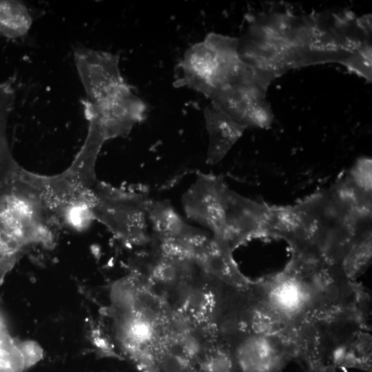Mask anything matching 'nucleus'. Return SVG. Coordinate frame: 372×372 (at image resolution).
<instances>
[{
    "mask_svg": "<svg viewBox=\"0 0 372 372\" xmlns=\"http://www.w3.org/2000/svg\"><path fill=\"white\" fill-rule=\"evenodd\" d=\"M18 163L0 168V276L31 249H51L59 227L34 180Z\"/></svg>",
    "mask_w": 372,
    "mask_h": 372,
    "instance_id": "nucleus-1",
    "label": "nucleus"
},
{
    "mask_svg": "<svg viewBox=\"0 0 372 372\" xmlns=\"http://www.w3.org/2000/svg\"><path fill=\"white\" fill-rule=\"evenodd\" d=\"M80 80L85 93L82 103L88 128L76 155L96 165L103 144L127 135L145 118L147 107L121 74L94 72Z\"/></svg>",
    "mask_w": 372,
    "mask_h": 372,
    "instance_id": "nucleus-2",
    "label": "nucleus"
},
{
    "mask_svg": "<svg viewBox=\"0 0 372 372\" xmlns=\"http://www.w3.org/2000/svg\"><path fill=\"white\" fill-rule=\"evenodd\" d=\"M180 67L183 83L210 100L258 76L241 58L238 38L217 33L189 47Z\"/></svg>",
    "mask_w": 372,
    "mask_h": 372,
    "instance_id": "nucleus-3",
    "label": "nucleus"
},
{
    "mask_svg": "<svg viewBox=\"0 0 372 372\" xmlns=\"http://www.w3.org/2000/svg\"><path fill=\"white\" fill-rule=\"evenodd\" d=\"M149 200L141 192L114 187L98 180L92 189L93 217L122 242L143 245L149 240Z\"/></svg>",
    "mask_w": 372,
    "mask_h": 372,
    "instance_id": "nucleus-4",
    "label": "nucleus"
},
{
    "mask_svg": "<svg viewBox=\"0 0 372 372\" xmlns=\"http://www.w3.org/2000/svg\"><path fill=\"white\" fill-rule=\"evenodd\" d=\"M269 207L238 194L225 184L212 237L232 251L249 238L262 236Z\"/></svg>",
    "mask_w": 372,
    "mask_h": 372,
    "instance_id": "nucleus-5",
    "label": "nucleus"
},
{
    "mask_svg": "<svg viewBox=\"0 0 372 372\" xmlns=\"http://www.w3.org/2000/svg\"><path fill=\"white\" fill-rule=\"evenodd\" d=\"M250 296L270 308L287 324L296 327L311 317L309 294L301 280L285 268L269 279L249 284Z\"/></svg>",
    "mask_w": 372,
    "mask_h": 372,
    "instance_id": "nucleus-6",
    "label": "nucleus"
},
{
    "mask_svg": "<svg viewBox=\"0 0 372 372\" xmlns=\"http://www.w3.org/2000/svg\"><path fill=\"white\" fill-rule=\"evenodd\" d=\"M147 219L161 242L162 253L165 254L192 255L209 236L188 224L169 202L164 200H149Z\"/></svg>",
    "mask_w": 372,
    "mask_h": 372,
    "instance_id": "nucleus-7",
    "label": "nucleus"
},
{
    "mask_svg": "<svg viewBox=\"0 0 372 372\" xmlns=\"http://www.w3.org/2000/svg\"><path fill=\"white\" fill-rule=\"evenodd\" d=\"M229 349L239 372H281L289 359L280 351L273 335L240 331Z\"/></svg>",
    "mask_w": 372,
    "mask_h": 372,
    "instance_id": "nucleus-8",
    "label": "nucleus"
},
{
    "mask_svg": "<svg viewBox=\"0 0 372 372\" xmlns=\"http://www.w3.org/2000/svg\"><path fill=\"white\" fill-rule=\"evenodd\" d=\"M208 134L207 163L215 165L229 153L247 129L210 103L203 110Z\"/></svg>",
    "mask_w": 372,
    "mask_h": 372,
    "instance_id": "nucleus-9",
    "label": "nucleus"
},
{
    "mask_svg": "<svg viewBox=\"0 0 372 372\" xmlns=\"http://www.w3.org/2000/svg\"><path fill=\"white\" fill-rule=\"evenodd\" d=\"M32 18L22 2L0 0V35L8 39L25 36L30 29Z\"/></svg>",
    "mask_w": 372,
    "mask_h": 372,
    "instance_id": "nucleus-10",
    "label": "nucleus"
},
{
    "mask_svg": "<svg viewBox=\"0 0 372 372\" xmlns=\"http://www.w3.org/2000/svg\"><path fill=\"white\" fill-rule=\"evenodd\" d=\"M336 366L371 369V336L364 331H360L348 344L336 353Z\"/></svg>",
    "mask_w": 372,
    "mask_h": 372,
    "instance_id": "nucleus-11",
    "label": "nucleus"
},
{
    "mask_svg": "<svg viewBox=\"0 0 372 372\" xmlns=\"http://www.w3.org/2000/svg\"><path fill=\"white\" fill-rule=\"evenodd\" d=\"M371 232L358 239L344 258L342 267L347 277L355 280L370 265L372 256Z\"/></svg>",
    "mask_w": 372,
    "mask_h": 372,
    "instance_id": "nucleus-12",
    "label": "nucleus"
},
{
    "mask_svg": "<svg viewBox=\"0 0 372 372\" xmlns=\"http://www.w3.org/2000/svg\"><path fill=\"white\" fill-rule=\"evenodd\" d=\"M14 92L10 82L0 84V167H10L17 162L12 157L6 138V124L12 107Z\"/></svg>",
    "mask_w": 372,
    "mask_h": 372,
    "instance_id": "nucleus-13",
    "label": "nucleus"
},
{
    "mask_svg": "<svg viewBox=\"0 0 372 372\" xmlns=\"http://www.w3.org/2000/svg\"><path fill=\"white\" fill-rule=\"evenodd\" d=\"M23 358L19 341L11 338L8 333L0 335V372H24Z\"/></svg>",
    "mask_w": 372,
    "mask_h": 372,
    "instance_id": "nucleus-14",
    "label": "nucleus"
},
{
    "mask_svg": "<svg viewBox=\"0 0 372 372\" xmlns=\"http://www.w3.org/2000/svg\"><path fill=\"white\" fill-rule=\"evenodd\" d=\"M371 158H360L347 172L353 183L369 194H371Z\"/></svg>",
    "mask_w": 372,
    "mask_h": 372,
    "instance_id": "nucleus-15",
    "label": "nucleus"
},
{
    "mask_svg": "<svg viewBox=\"0 0 372 372\" xmlns=\"http://www.w3.org/2000/svg\"><path fill=\"white\" fill-rule=\"evenodd\" d=\"M19 346L23 358L25 370L34 366L42 360L43 351L37 342L33 340L19 341Z\"/></svg>",
    "mask_w": 372,
    "mask_h": 372,
    "instance_id": "nucleus-16",
    "label": "nucleus"
},
{
    "mask_svg": "<svg viewBox=\"0 0 372 372\" xmlns=\"http://www.w3.org/2000/svg\"><path fill=\"white\" fill-rule=\"evenodd\" d=\"M90 341L96 351L102 356L121 358L114 350L108 340L98 327H93L90 332Z\"/></svg>",
    "mask_w": 372,
    "mask_h": 372,
    "instance_id": "nucleus-17",
    "label": "nucleus"
},
{
    "mask_svg": "<svg viewBox=\"0 0 372 372\" xmlns=\"http://www.w3.org/2000/svg\"><path fill=\"white\" fill-rule=\"evenodd\" d=\"M7 333L8 331H7L4 320L3 318L2 315L0 313V335H2Z\"/></svg>",
    "mask_w": 372,
    "mask_h": 372,
    "instance_id": "nucleus-18",
    "label": "nucleus"
}]
</instances>
